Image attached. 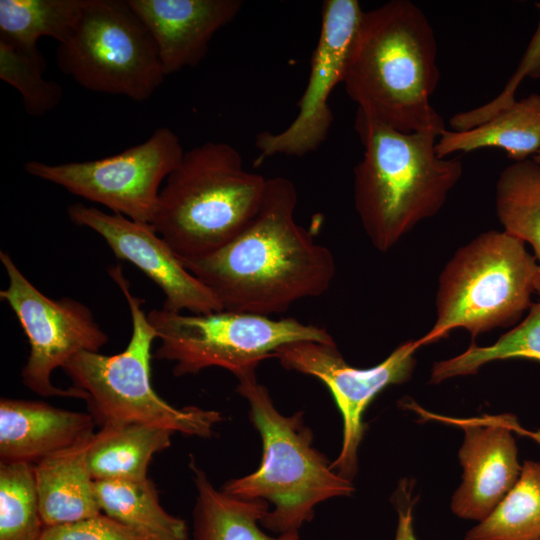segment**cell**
I'll use <instances>...</instances> for the list:
<instances>
[{"label": "cell", "mask_w": 540, "mask_h": 540, "mask_svg": "<svg viewBox=\"0 0 540 540\" xmlns=\"http://www.w3.org/2000/svg\"><path fill=\"white\" fill-rule=\"evenodd\" d=\"M406 406L464 430L459 450L462 483L452 497L451 510L462 519L484 520L513 488L521 473L513 437L515 427L520 424L517 418L502 414L457 419L431 415L413 402Z\"/></svg>", "instance_id": "cell-15"}, {"label": "cell", "mask_w": 540, "mask_h": 540, "mask_svg": "<svg viewBox=\"0 0 540 540\" xmlns=\"http://www.w3.org/2000/svg\"><path fill=\"white\" fill-rule=\"evenodd\" d=\"M173 432L137 422H109L92 436L87 465L95 481H142L153 455L168 448Z\"/></svg>", "instance_id": "cell-20"}, {"label": "cell", "mask_w": 540, "mask_h": 540, "mask_svg": "<svg viewBox=\"0 0 540 540\" xmlns=\"http://www.w3.org/2000/svg\"><path fill=\"white\" fill-rule=\"evenodd\" d=\"M90 413L57 408L42 401L1 398V462L35 465L94 431Z\"/></svg>", "instance_id": "cell-17"}, {"label": "cell", "mask_w": 540, "mask_h": 540, "mask_svg": "<svg viewBox=\"0 0 540 540\" xmlns=\"http://www.w3.org/2000/svg\"><path fill=\"white\" fill-rule=\"evenodd\" d=\"M420 347L417 339L405 341L381 363L363 369L349 365L335 343L299 341L274 352L282 367L318 378L331 392L343 419L342 447L331 468L341 476L351 480L357 472L367 407L385 388L411 379Z\"/></svg>", "instance_id": "cell-12"}, {"label": "cell", "mask_w": 540, "mask_h": 540, "mask_svg": "<svg viewBox=\"0 0 540 540\" xmlns=\"http://www.w3.org/2000/svg\"><path fill=\"white\" fill-rule=\"evenodd\" d=\"M297 191L285 177L267 179L261 206L233 239L216 251L181 260L223 310L263 316L324 294L335 277L333 253L295 220Z\"/></svg>", "instance_id": "cell-1"}, {"label": "cell", "mask_w": 540, "mask_h": 540, "mask_svg": "<svg viewBox=\"0 0 540 540\" xmlns=\"http://www.w3.org/2000/svg\"><path fill=\"white\" fill-rule=\"evenodd\" d=\"M71 222L98 233L114 255L146 274L163 292V309L207 314L223 308L212 292L182 264L152 224L121 214L105 213L94 206L73 203L67 209Z\"/></svg>", "instance_id": "cell-14"}, {"label": "cell", "mask_w": 540, "mask_h": 540, "mask_svg": "<svg viewBox=\"0 0 540 540\" xmlns=\"http://www.w3.org/2000/svg\"><path fill=\"white\" fill-rule=\"evenodd\" d=\"M94 433L34 465L45 527L77 522L102 513L96 497L95 480L87 465V452Z\"/></svg>", "instance_id": "cell-18"}, {"label": "cell", "mask_w": 540, "mask_h": 540, "mask_svg": "<svg viewBox=\"0 0 540 540\" xmlns=\"http://www.w3.org/2000/svg\"><path fill=\"white\" fill-rule=\"evenodd\" d=\"M535 163L540 164V148L538 152L531 158Z\"/></svg>", "instance_id": "cell-32"}, {"label": "cell", "mask_w": 540, "mask_h": 540, "mask_svg": "<svg viewBox=\"0 0 540 540\" xmlns=\"http://www.w3.org/2000/svg\"><path fill=\"white\" fill-rule=\"evenodd\" d=\"M355 129L364 153L354 169V206L370 243L385 253L442 209L463 164L439 157L431 132H400L358 110Z\"/></svg>", "instance_id": "cell-3"}, {"label": "cell", "mask_w": 540, "mask_h": 540, "mask_svg": "<svg viewBox=\"0 0 540 540\" xmlns=\"http://www.w3.org/2000/svg\"><path fill=\"white\" fill-rule=\"evenodd\" d=\"M0 260L8 277L0 297L14 312L29 343L22 383L40 396L86 400V393L73 386L53 385L51 375L81 351L99 352L108 335L85 304L69 297L49 298L23 275L7 252H0Z\"/></svg>", "instance_id": "cell-11"}, {"label": "cell", "mask_w": 540, "mask_h": 540, "mask_svg": "<svg viewBox=\"0 0 540 540\" xmlns=\"http://www.w3.org/2000/svg\"><path fill=\"white\" fill-rule=\"evenodd\" d=\"M236 390L249 403L263 454L257 470L227 481L222 490L238 498L272 503L274 508L260 524L278 535L299 536L303 524L312 520L316 505L350 496L354 486L313 447V435L304 425L302 412L282 415L255 373L239 378Z\"/></svg>", "instance_id": "cell-5"}, {"label": "cell", "mask_w": 540, "mask_h": 540, "mask_svg": "<svg viewBox=\"0 0 540 540\" xmlns=\"http://www.w3.org/2000/svg\"><path fill=\"white\" fill-rule=\"evenodd\" d=\"M525 77L540 78V22L520 65L502 92L485 105L452 116L450 119L451 127L454 131L470 129L513 104L516 101V89Z\"/></svg>", "instance_id": "cell-29"}, {"label": "cell", "mask_w": 540, "mask_h": 540, "mask_svg": "<svg viewBox=\"0 0 540 540\" xmlns=\"http://www.w3.org/2000/svg\"><path fill=\"white\" fill-rule=\"evenodd\" d=\"M44 528L34 465L0 462V540H38Z\"/></svg>", "instance_id": "cell-27"}, {"label": "cell", "mask_w": 540, "mask_h": 540, "mask_svg": "<svg viewBox=\"0 0 540 540\" xmlns=\"http://www.w3.org/2000/svg\"><path fill=\"white\" fill-rule=\"evenodd\" d=\"M540 538V462L524 461L520 476L497 507L464 540Z\"/></svg>", "instance_id": "cell-25"}, {"label": "cell", "mask_w": 540, "mask_h": 540, "mask_svg": "<svg viewBox=\"0 0 540 540\" xmlns=\"http://www.w3.org/2000/svg\"><path fill=\"white\" fill-rule=\"evenodd\" d=\"M197 491L193 511L194 540H299L295 535L269 536L259 523L268 512L262 499H242L216 489L206 473L190 464Z\"/></svg>", "instance_id": "cell-21"}, {"label": "cell", "mask_w": 540, "mask_h": 540, "mask_svg": "<svg viewBox=\"0 0 540 540\" xmlns=\"http://www.w3.org/2000/svg\"><path fill=\"white\" fill-rule=\"evenodd\" d=\"M101 512L157 540H187L184 520L169 514L160 504L149 478L142 481H95Z\"/></svg>", "instance_id": "cell-22"}, {"label": "cell", "mask_w": 540, "mask_h": 540, "mask_svg": "<svg viewBox=\"0 0 540 540\" xmlns=\"http://www.w3.org/2000/svg\"><path fill=\"white\" fill-rule=\"evenodd\" d=\"M413 540V539H412Z\"/></svg>", "instance_id": "cell-34"}, {"label": "cell", "mask_w": 540, "mask_h": 540, "mask_svg": "<svg viewBox=\"0 0 540 540\" xmlns=\"http://www.w3.org/2000/svg\"><path fill=\"white\" fill-rule=\"evenodd\" d=\"M529 359L540 362V300L533 303L527 316L493 344L478 346L474 341L461 354L437 361L430 383L476 374L484 365L498 360Z\"/></svg>", "instance_id": "cell-26"}, {"label": "cell", "mask_w": 540, "mask_h": 540, "mask_svg": "<svg viewBox=\"0 0 540 540\" xmlns=\"http://www.w3.org/2000/svg\"><path fill=\"white\" fill-rule=\"evenodd\" d=\"M38 540H157L100 513L91 518L45 527Z\"/></svg>", "instance_id": "cell-30"}, {"label": "cell", "mask_w": 540, "mask_h": 540, "mask_svg": "<svg viewBox=\"0 0 540 540\" xmlns=\"http://www.w3.org/2000/svg\"><path fill=\"white\" fill-rule=\"evenodd\" d=\"M518 434L522 436H527L540 445V429L530 431L521 427Z\"/></svg>", "instance_id": "cell-31"}, {"label": "cell", "mask_w": 540, "mask_h": 540, "mask_svg": "<svg viewBox=\"0 0 540 540\" xmlns=\"http://www.w3.org/2000/svg\"><path fill=\"white\" fill-rule=\"evenodd\" d=\"M495 209L503 230L528 243L540 265V164L514 162L501 173Z\"/></svg>", "instance_id": "cell-24"}, {"label": "cell", "mask_w": 540, "mask_h": 540, "mask_svg": "<svg viewBox=\"0 0 540 540\" xmlns=\"http://www.w3.org/2000/svg\"><path fill=\"white\" fill-rule=\"evenodd\" d=\"M537 540H540V538H539V539H537Z\"/></svg>", "instance_id": "cell-33"}, {"label": "cell", "mask_w": 540, "mask_h": 540, "mask_svg": "<svg viewBox=\"0 0 540 540\" xmlns=\"http://www.w3.org/2000/svg\"><path fill=\"white\" fill-rule=\"evenodd\" d=\"M147 318L160 344L153 355L173 362V374H197L209 367L230 371L237 379L255 373L281 346L316 341L334 344L326 329L294 318L222 310L207 314L151 310Z\"/></svg>", "instance_id": "cell-8"}, {"label": "cell", "mask_w": 540, "mask_h": 540, "mask_svg": "<svg viewBox=\"0 0 540 540\" xmlns=\"http://www.w3.org/2000/svg\"><path fill=\"white\" fill-rule=\"evenodd\" d=\"M184 150L171 129L160 127L144 142L83 162L49 164L33 160L25 171L133 221L151 224L160 186L179 165Z\"/></svg>", "instance_id": "cell-10"}, {"label": "cell", "mask_w": 540, "mask_h": 540, "mask_svg": "<svg viewBox=\"0 0 540 540\" xmlns=\"http://www.w3.org/2000/svg\"><path fill=\"white\" fill-rule=\"evenodd\" d=\"M266 185L235 147L207 141L185 152L166 178L151 224L181 260L205 256L248 225Z\"/></svg>", "instance_id": "cell-4"}, {"label": "cell", "mask_w": 540, "mask_h": 540, "mask_svg": "<svg viewBox=\"0 0 540 540\" xmlns=\"http://www.w3.org/2000/svg\"><path fill=\"white\" fill-rule=\"evenodd\" d=\"M437 45L424 12L408 0L364 11L343 84L357 110L404 133L446 129L431 104L439 82Z\"/></svg>", "instance_id": "cell-2"}, {"label": "cell", "mask_w": 540, "mask_h": 540, "mask_svg": "<svg viewBox=\"0 0 540 540\" xmlns=\"http://www.w3.org/2000/svg\"><path fill=\"white\" fill-rule=\"evenodd\" d=\"M483 148L504 150L514 162L534 156L540 148V95L516 100L470 129L445 130L436 143V152L443 158Z\"/></svg>", "instance_id": "cell-19"}, {"label": "cell", "mask_w": 540, "mask_h": 540, "mask_svg": "<svg viewBox=\"0 0 540 540\" xmlns=\"http://www.w3.org/2000/svg\"><path fill=\"white\" fill-rule=\"evenodd\" d=\"M88 0H0V39L30 53L38 40L71 35Z\"/></svg>", "instance_id": "cell-23"}, {"label": "cell", "mask_w": 540, "mask_h": 540, "mask_svg": "<svg viewBox=\"0 0 540 540\" xmlns=\"http://www.w3.org/2000/svg\"><path fill=\"white\" fill-rule=\"evenodd\" d=\"M44 61L40 52L30 53L0 39V79L21 95L30 116H42L56 108L63 89L43 77Z\"/></svg>", "instance_id": "cell-28"}, {"label": "cell", "mask_w": 540, "mask_h": 540, "mask_svg": "<svg viewBox=\"0 0 540 540\" xmlns=\"http://www.w3.org/2000/svg\"><path fill=\"white\" fill-rule=\"evenodd\" d=\"M129 306L132 333L126 348L114 355L81 351L62 368L72 386L85 392L90 414L101 425L137 422L188 436L210 437L221 413L197 406L175 407L160 397L151 382V348L157 334L135 296L121 265L108 268Z\"/></svg>", "instance_id": "cell-7"}, {"label": "cell", "mask_w": 540, "mask_h": 540, "mask_svg": "<svg viewBox=\"0 0 540 540\" xmlns=\"http://www.w3.org/2000/svg\"><path fill=\"white\" fill-rule=\"evenodd\" d=\"M364 11L356 0H326L322 4L319 39L310 62L306 89L294 120L277 133L259 132L257 162L276 154L303 157L326 140L333 122L329 95L343 82L350 48Z\"/></svg>", "instance_id": "cell-13"}, {"label": "cell", "mask_w": 540, "mask_h": 540, "mask_svg": "<svg viewBox=\"0 0 540 540\" xmlns=\"http://www.w3.org/2000/svg\"><path fill=\"white\" fill-rule=\"evenodd\" d=\"M526 244L502 230H489L456 250L438 277L436 318L417 339L421 346L453 329L475 337L519 322L540 295V265Z\"/></svg>", "instance_id": "cell-6"}, {"label": "cell", "mask_w": 540, "mask_h": 540, "mask_svg": "<svg viewBox=\"0 0 540 540\" xmlns=\"http://www.w3.org/2000/svg\"><path fill=\"white\" fill-rule=\"evenodd\" d=\"M150 31L166 76L197 66L217 31L240 12V0H128Z\"/></svg>", "instance_id": "cell-16"}, {"label": "cell", "mask_w": 540, "mask_h": 540, "mask_svg": "<svg viewBox=\"0 0 540 540\" xmlns=\"http://www.w3.org/2000/svg\"><path fill=\"white\" fill-rule=\"evenodd\" d=\"M57 63L87 90L134 101L150 98L166 77L156 43L128 0H88L58 46Z\"/></svg>", "instance_id": "cell-9"}]
</instances>
